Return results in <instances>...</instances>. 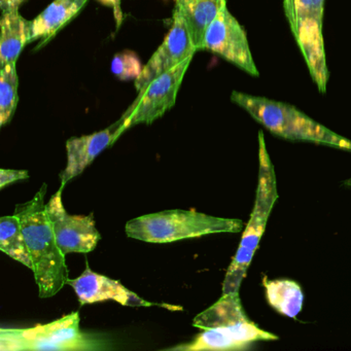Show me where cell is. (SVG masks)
I'll return each instance as SVG.
<instances>
[{
    "label": "cell",
    "mask_w": 351,
    "mask_h": 351,
    "mask_svg": "<svg viewBox=\"0 0 351 351\" xmlns=\"http://www.w3.org/2000/svg\"><path fill=\"white\" fill-rule=\"evenodd\" d=\"M193 326L201 332L191 342L172 347L171 350H243L258 341L278 339L248 318L239 291L223 293L213 306L194 318Z\"/></svg>",
    "instance_id": "6da1fadb"
},
{
    "label": "cell",
    "mask_w": 351,
    "mask_h": 351,
    "mask_svg": "<svg viewBox=\"0 0 351 351\" xmlns=\"http://www.w3.org/2000/svg\"><path fill=\"white\" fill-rule=\"evenodd\" d=\"M47 184L32 200L16 205L14 215L19 217L24 237L34 263V276L40 298H51L59 293L69 280L65 254L57 244L54 230L47 213Z\"/></svg>",
    "instance_id": "7a4b0ae2"
},
{
    "label": "cell",
    "mask_w": 351,
    "mask_h": 351,
    "mask_svg": "<svg viewBox=\"0 0 351 351\" xmlns=\"http://www.w3.org/2000/svg\"><path fill=\"white\" fill-rule=\"evenodd\" d=\"M231 100L276 136L351 152V141L312 120L295 106L237 91L232 93Z\"/></svg>",
    "instance_id": "3957f363"
},
{
    "label": "cell",
    "mask_w": 351,
    "mask_h": 351,
    "mask_svg": "<svg viewBox=\"0 0 351 351\" xmlns=\"http://www.w3.org/2000/svg\"><path fill=\"white\" fill-rule=\"evenodd\" d=\"M277 199L278 190L274 166L267 149L264 133L258 131V178L256 200L239 247L226 273L223 293L239 291Z\"/></svg>",
    "instance_id": "277c9868"
},
{
    "label": "cell",
    "mask_w": 351,
    "mask_h": 351,
    "mask_svg": "<svg viewBox=\"0 0 351 351\" xmlns=\"http://www.w3.org/2000/svg\"><path fill=\"white\" fill-rule=\"evenodd\" d=\"M243 227L241 219L213 217L194 209H174L130 219L125 232L132 239L160 244L210 234L238 233Z\"/></svg>",
    "instance_id": "5b68a950"
},
{
    "label": "cell",
    "mask_w": 351,
    "mask_h": 351,
    "mask_svg": "<svg viewBox=\"0 0 351 351\" xmlns=\"http://www.w3.org/2000/svg\"><path fill=\"white\" fill-rule=\"evenodd\" d=\"M112 349L106 336L83 332L79 312L46 324L0 330L1 351H100Z\"/></svg>",
    "instance_id": "8992f818"
},
{
    "label": "cell",
    "mask_w": 351,
    "mask_h": 351,
    "mask_svg": "<svg viewBox=\"0 0 351 351\" xmlns=\"http://www.w3.org/2000/svg\"><path fill=\"white\" fill-rule=\"evenodd\" d=\"M326 0H283L285 14L320 93L326 92L328 69L322 36Z\"/></svg>",
    "instance_id": "52a82bcc"
},
{
    "label": "cell",
    "mask_w": 351,
    "mask_h": 351,
    "mask_svg": "<svg viewBox=\"0 0 351 351\" xmlns=\"http://www.w3.org/2000/svg\"><path fill=\"white\" fill-rule=\"evenodd\" d=\"M193 58H188L160 75L139 92L135 101L121 117L122 131L139 124L149 125L176 106V96Z\"/></svg>",
    "instance_id": "ba28073f"
},
{
    "label": "cell",
    "mask_w": 351,
    "mask_h": 351,
    "mask_svg": "<svg viewBox=\"0 0 351 351\" xmlns=\"http://www.w3.org/2000/svg\"><path fill=\"white\" fill-rule=\"evenodd\" d=\"M63 188L46 203L47 213L54 230L57 244L61 252L69 254H88L93 252L101 239L96 228L93 215H71L62 202Z\"/></svg>",
    "instance_id": "9c48e42d"
},
{
    "label": "cell",
    "mask_w": 351,
    "mask_h": 351,
    "mask_svg": "<svg viewBox=\"0 0 351 351\" xmlns=\"http://www.w3.org/2000/svg\"><path fill=\"white\" fill-rule=\"evenodd\" d=\"M219 55L252 77H258L247 36L227 7L219 12L205 34L202 51Z\"/></svg>",
    "instance_id": "30bf717a"
},
{
    "label": "cell",
    "mask_w": 351,
    "mask_h": 351,
    "mask_svg": "<svg viewBox=\"0 0 351 351\" xmlns=\"http://www.w3.org/2000/svg\"><path fill=\"white\" fill-rule=\"evenodd\" d=\"M197 52L189 34L182 14L174 10L173 23L163 44L159 47L149 62L143 66L141 75L135 80L137 92H141L154 80L167 73Z\"/></svg>",
    "instance_id": "8fae6325"
},
{
    "label": "cell",
    "mask_w": 351,
    "mask_h": 351,
    "mask_svg": "<svg viewBox=\"0 0 351 351\" xmlns=\"http://www.w3.org/2000/svg\"><path fill=\"white\" fill-rule=\"evenodd\" d=\"M67 285L73 287L82 306L108 300L131 307H149L156 305L138 297L134 291L127 289L120 281L94 272L90 269L88 263L86 270L77 278L69 279Z\"/></svg>",
    "instance_id": "7c38bea8"
},
{
    "label": "cell",
    "mask_w": 351,
    "mask_h": 351,
    "mask_svg": "<svg viewBox=\"0 0 351 351\" xmlns=\"http://www.w3.org/2000/svg\"><path fill=\"white\" fill-rule=\"evenodd\" d=\"M122 120L104 130L81 137H71L66 141V167L60 173L61 188L83 173L94 160L122 135Z\"/></svg>",
    "instance_id": "4fadbf2b"
},
{
    "label": "cell",
    "mask_w": 351,
    "mask_h": 351,
    "mask_svg": "<svg viewBox=\"0 0 351 351\" xmlns=\"http://www.w3.org/2000/svg\"><path fill=\"white\" fill-rule=\"evenodd\" d=\"M88 0H54L36 19L28 21V44L40 40L36 50L52 40L73 18Z\"/></svg>",
    "instance_id": "5bb4252c"
},
{
    "label": "cell",
    "mask_w": 351,
    "mask_h": 351,
    "mask_svg": "<svg viewBox=\"0 0 351 351\" xmlns=\"http://www.w3.org/2000/svg\"><path fill=\"white\" fill-rule=\"evenodd\" d=\"M227 0H176V9L182 14L197 52L202 51L205 34Z\"/></svg>",
    "instance_id": "9a60e30c"
},
{
    "label": "cell",
    "mask_w": 351,
    "mask_h": 351,
    "mask_svg": "<svg viewBox=\"0 0 351 351\" xmlns=\"http://www.w3.org/2000/svg\"><path fill=\"white\" fill-rule=\"evenodd\" d=\"M0 38V69L12 62H17L22 50L28 44V21L19 10L5 12L1 15Z\"/></svg>",
    "instance_id": "2e32d148"
},
{
    "label": "cell",
    "mask_w": 351,
    "mask_h": 351,
    "mask_svg": "<svg viewBox=\"0 0 351 351\" xmlns=\"http://www.w3.org/2000/svg\"><path fill=\"white\" fill-rule=\"evenodd\" d=\"M265 289L268 303L279 313L295 318L303 307L304 295L301 287L289 279L268 280L265 277Z\"/></svg>",
    "instance_id": "e0dca14e"
},
{
    "label": "cell",
    "mask_w": 351,
    "mask_h": 351,
    "mask_svg": "<svg viewBox=\"0 0 351 351\" xmlns=\"http://www.w3.org/2000/svg\"><path fill=\"white\" fill-rule=\"evenodd\" d=\"M0 250L30 270H34V263L22 231L21 223L15 215L0 219Z\"/></svg>",
    "instance_id": "ac0fdd59"
},
{
    "label": "cell",
    "mask_w": 351,
    "mask_h": 351,
    "mask_svg": "<svg viewBox=\"0 0 351 351\" xmlns=\"http://www.w3.org/2000/svg\"><path fill=\"white\" fill-rule=\"evenodd\" d=\"M19 77L17 62L9 63L0 69V125L5 126L11 122L17 110L19 96Z\"/></svg>",
    "instance_id": "d6986e66"
},
{
    "label": "cell",
    "mask_w": 351,
    "mask_h": 351,
    "mask_svg": "<svg viewBox=\"0 0 351 351\" xmlns=\"http://www.w3.org/2000/svg\"><path fill=\"white\" fill-rule=\"evenodd\" d=\"M143 69L137 55L130 51L116 55L112 61V73L122 81L136 80Z\"/></svg>",
    "instance_id": "ffe728a7"
},
{
    "label": "cell",
    "mask_w": 351,
    "mask_h": 351,
    "mask_svg": "<svg viewBox=\"0 0 351 351\" xmlns=\"http://www.w3.org/2000/svg\"><path fill=\"white\" fill-rule=\"evenodd\" d=\"M29 178V173L27 170H15V169H0V189L3 190L9 184L19 180H27Z\"/></svg>",
    "instance_id": "44dd1931"
},
{
    "label": "cell",
    "mask_w": 351,
    "mask_h": 351,
    "mask_svg": "<svg viewBox=\"0 0 351 351\" xmlns=\"http://www.w3.org/2000/svg\"><path fill=\"white\" fill-rule=\"evenodd\" d=\"M24 1H25V0H0V10H1V13L19 10L20 5H21Z\"/></svg>",
    "instance_id": "7402d4cb"
},
{
    "label": "cell",
    "mask_w": 351,
    "mask_h": 351,
    "mask_svg": "<svg viewBox=\"0 0 351 351\" xmlns=\"http://www.w3.org/2000/svg\"><path fill=\"white\" fill-rule=\"evenodd\" d=\"M100 1L104 5L114 8V15H116L117 20H118V26H120L121 21H122V13L120 11L121 0H100Z\"/></svg>",
    "instance_id": "603a6c76"
},
{
    "label": "cell",
    "mask_w": 351,
    "mask_h": 351,
    "mask_svg": "<svg viewBox=\"0 0 351 351\" xmlns=\"http://www.w3.org/2000/svg\"><path fill=\"white\" fill-rule=\"evenodd\" d=\"M343 186L351 188V178H348V180H345V182H343Z\"/></svg>",
    "instance_id": "cb8c5ba5"
}]
</instances>
